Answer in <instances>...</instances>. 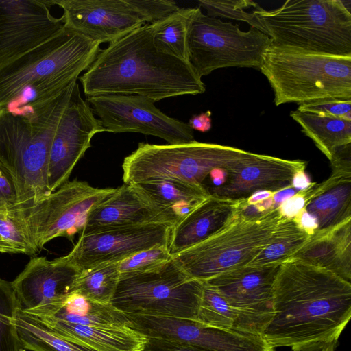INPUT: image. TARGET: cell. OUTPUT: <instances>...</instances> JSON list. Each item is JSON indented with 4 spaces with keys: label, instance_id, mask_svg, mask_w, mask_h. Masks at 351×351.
<instances>
[{
    "label": "cell",
    "instance_id": "6da1fadb",
    "mask_svg": "<svg viewBox=\"0 0 351 351\" xmlns=\"http://www.w3.org/2000/svg\"><path fill=\"white\" fill-rule=\"evenodd\" d=\"M273 309L261 337L275 348L338 341L351 317V283L291 258L278 270Z\"/></svg>",
    "mask_w": 351,
    "mask_h": 351
},
{
    "label": "cell",
    "instance_id": "7a4b0ae2",
    "mask_svg": "<svg viewBox=\"0 0 351 351\" xmlns=\"http://www.w3.org/2000/svg\"><path fill=\"white\" fill-rule=\"evenodd\" d=\"M79 80L87 97L133 95L156 102L206 90L202 78L188 62L156 49L148 24L101 49Z\"/></svg>",
    "mask_w": 351,
    "mask_h": 351
},
{
    "label": "cell",
    "instance_id": "3957f363",
    "mask_svg": "<svg viewBox=\"0 0 351 351\" xmlns=\"http://www.w3.org/2000/svg\"><path fill=\"white\" fill-rule=\"evenodd\" d=\"M76 82L22 111L0 108V164L14 183L16 206L34 204L51 194L48 165L51 141Z\"/></svg>",
    "mask_w": 351,
    "mask_h": 351
},
{
    "label": "cell",
    "instance_id": "277c9868",
    "mask_svg": "<svg viewBox=\"0 0 351 351\" xmlns=\"http://www.w3.org/2000/svg\"><path fill=\"white\" fill-rule=\"evenodd\" d=\"M101 51L100 44L66 27L0 67V108L21 97L44 101L77 80Z\"/></svg>",
    "mask_w": 351,
    "mask_h": 351
},
{
    "label": "cell",
    "instance_id": "5b68a950",
    "mask_svg": "<svg viewBox=\"0 0 351 351\" xmlns=\"http://www.w3.org/2000/svg\"><path fill=\"white\" fill-rule=\"evenodd\" d=\"M259 69L273 89L276 106L328 98L351 99V56L315 53L271 44Z\"/></svg>",
    "mask_w": 351,
    "mask_h": 351
},
{
    "label": "cell",
    "instance_id": "8992f818",
    "mask_svg": "<svg viewBox=\"0 0 351 351\" xmlns=\"http://www.w3.org/2000/svg\"><path fill=\"white\" fill-rule=\"evenodd\" d=\"M271 44L331 56H351V12L341 0H287L258 12Z\"/></svg>",
    "mask_w": 351,
    "mask_h": 351
},
{
    "label": "cell",
    "instance_id": "52a82bcc",
    "mask_svg": "<svg viewBox=\"0 0 351 351\" xmlns=\"http://www.w3.org/2000/svg\"><path fill=\"white\" fill-rule=\"evenodd\" d=\"M254 153L237 147L196 141L179 144L140 143L122 164L125 184L169 178L193 184L202 182L215 169L228 172Z\"/></svg>",
    "mask_w": 351,
    "mask_h": 351
},
{
    "label": "cell",
    "instance_id": "ba28073f",
    "mask_svg": "<svg viewBox=\"0 0 351 351\" xmlns=\"http://www.w3.org/2000/svg\"><path fill=\"white\" fill-rule=\"evenodd\" d=\"M282 218L279 207L256 219L237 213L214 234L172 258L189 276L206 281L247 265L269 242Z\"/></svg>",
    "mask_w": 351,
    "mask_h": 351
},
{
    "label": "cell",
    "instance_id": "9c48e42d",
    "mask_svg": "<svg viewBox=\"0 0 351 351\" xmlns=\"http://www.w3.org/2000/svg\"><path fill=\"white\" fill-rule=\"evenodd\" d=\"M204 285L189 276L172 258L147 271L120 274L110 304L125 314L196 321Z\"/></svg>",
    "mask_w": 351,
    "mask_h": 351
},
{
    "label": "cell",
    "instance_id": "30bf717a",
    "mask_svg": "<svg viewBox=\"0 0 351 351\" xmlns=\"http://www.w3.org/2000/svg\"><path fill=\"white\" fill-rule=\"evenodd\" d=\"M271 43L254 27L242 31L238 24L204 14L198 6L189 33V63L201 78L221 68L259 69Z\"/></svg>",
    "mask_w": 351,
    "mask_h": 351
},
{
    "label": "cell",
    "instance_id": "8fae6325",
    "mask_svg": "<svg viewBox=\"0 0 351 351\" xmlns=\"http://www.w3.org/2000/svg\"><path fill=\"white\" fill-rule=\"evenodd\" d=\"M116 189H99L88 182L67 181L39 202L14 210L28 239L38 252L50 241L73 236L84 226L89 211Z\"/></svg>",
    "mask_w": 351,
    "mask_h": 351
},
{
    "label": "cell",
    "instance_id": "7c38bea8",
    "mask_svg": "<svg viewBox=\"0 0 351 351\" xmlns=\"http://www.w3.org/2000/svg\"><path fill=\"white\" fill-rule=\"evenodd\" d=\"M280 265H245L206 281L233 311L234 330L261 336L274 315V287Z\"/></svg>",
    "mask_w": 351,
    "mask_h": 351
},
{
    "label": "cell",
    "instance_id": "4fadbf2b",
    "mask_svg": "<svg viewBox=\"0 0 351 351\" xmlns=\"http://www.w3.org/2000/svg\"><path fill=\"white\" fill-rule=\"evenodd\" d=\"M86 102L106 132H138L160 138L167 144L195 140L193 130L188 123L167 115L147 97L105 95L88 97Z\"/></svg>",
    "mask_w": 351,
    "mask_h": 351
},
{
    "label": "cell",
    "instance_id": "5bb4252c",
    "mask_svg": "<svg viewBox=\"0 0 351 351\" xmlns=\"http://www.w3.org/2000/svg\"><path fill=\"white\" fill-rule=\"evenodd\" d=\"M173 227L168 223H152L81 234L65 257L81 271L101 264L119 263L141 251L169 245Z\"/></svg>",
    "mask_w": 351,
    "mask_h": 351
},
{
    "label": "cell",
    "instance_id": "9a60e30c",
    "mask_svg": "<svg viewBox=\"0 0 351 351\" xmlns=\"http://www.w3.org/2000/svg\"><path fill=\"white\" fill-rule=\"evenodd\" d=\"M103 132L105 128L82 97L76 82L51 141L48 165L51 193L69 180L76 164L91 147L93 137Z\"/></svg>",
    "mask_w": 351,
    "mask_h": 351
},
{
    "label": "cell",
    "instance_id": "2e32d148",
    "mask_svg": "<svg viewBox=\"0 0 351 351\" xmlns=\"http://www.w3.org/2000/svg\"><path fill=\"white\" fill-rule=\"evenodd\" d=\"M53 0L0 1V67L48 40L64 27Z\"/></svg>",
    "mask_w": 351,
    "mask_h": 351
},
{
    "label": "cell",
    "instance_id": "e0dca14e",
    "mask_svg": "<svg viewBox=\"0 0 351 351\" xmlns=\"http://www.w3.org/2000/svg\"><path fill=\"white\" fill-rule=\"evenodd\" d=\"M64 26L92 41L110 43L145 25L128 0H53Z\"/></svg>",
    "mask_w": 351,
    "mask_h": 351
},
{
    "label": "cell",
    "instance_id": "ac0fdd59",
    "mask_svg": "<svg viewBox=\"0 0 351 351\" xmlns=\"http://www.w3.org/2000/svg\"><path fill=\"white\" fill-rule=\"evenodd\" d=\"M80 273L65 256L51 261L36 256L11 282L21 309L28 311L64 300Z\"/></svg>",
    "mask_w": 351,
    "mask_h": 351
},
{
    "label": "cell",
    "instance_id": "d6986e66",
    "mask_svg": "<svg viewBox=\"0 0 351 351\" xmlns=\"http://www.w3.org/2000/svg\"><path fill=\"white\" fill-rule=\"evenodd\" d=\"M180 221L176 214L149 202L133 184H124L89 211L82 234L152 223L174 226Z\"/></svg>",
    "mask_w": 351,
    "mask_h": 351
},
{
    "label": "cell",
    "instance_id": "ffe728a7",
    "mask_svg": "<svg viewBox=\"0 0 351 351\" xmlns=\"http://www.w3.org/2000/svg\"><path fill=\"white\" fill-rule=\"evenodd\" d=\"M306 165V162L301 160L254 154L251 158L228 172L226 182L215 187L211 195L239 199L258 191L276 193L291 186L294 174L305 169Z\"/></svg>",
    "mask_w": 351,
    "mask_h": 351
},
{
    "label": "cell",
    "instance_id": "44dd1931",
    "mask_svg": "<svg viewBox=\"0 0 351 351\" xmlns=\"http://www.w3.org/2000/svg\"><path fill=\"white\" fill-rule=\"evenodd\" d=\"M330 162L331 175L315 185L304 208L317 219V230L351 219V143L339 147Z\"/></svg>",
    "mask_w": 351,
    "mask_h": 351
},
{
    "label": "cell",
    "instance_id": "7402d4cb",
    "mask_svg": "<svg viewBox=\"0 0 351 351\" xmlns=\"http://www.w3.org/2000/svg\"><path fill=\"white\" fill-rule=\"evenodd\" d=\"M245 199L210 195L172 228L169 242L171 256L201 243L221 229L238 213Z\"/></svg>",
    "mask_w": 351,
    "mask_h": 351
},
{
    "label": "cell",
    "instance_id": "603a6c76",
    "mask_svg": "<svg viewBox=\"0 0 351 351\" xmlns=\"http://www.w3.org/2000/svg\"><path fill=\"white\" fill-rule=\"evenodd\" d=\"M292 258L329 271L351 283V219L315 231Z\"/></svg>",
    "mask_w": 351,
    "mask_h": 351
},
{
    "label": "cell",
    "instance_id": "cb8c5ba5",
    "mask_svg": "<svg viewBox=\"0 0 351 351\" xmlns=\"http://www.w3.org/2000/svg\"><path fill=\"white\" fill-rule=\"evenodd\" d=\"M34 318L63 339L93 351H142L147 341L127 326H87L49 317Z\"/></svg>",
    "mask_w": 351,
    "mask_h": 351
},
{
    "label": "cell",
    "instance_id": "d4e9b609",
    "mask_svg": "<svg viewBox=\"0 0 351 351\" xmlns=\"http://www.w3.org/2000/svg\"><path fill=\"white\" fill-rule=\"evenodd\" d=\"M24 312L37 318L49 317L87 326H126L129 324L126 314L110 303L94 302L76 292L62 301Z\"/></svg>",
    "mask_w": 351,
    "mask_h": 351
},
{
    "label": "cell",
    "instance_id": "484cf974",
    "mask_svg": "<svg viewBox=\"0 0 351 351\" xmlns=\"http://www.w3.org/2000/svg\"><path fill=\"white\" fill-rule=\"evenodd\" d=\"M132 184L149 202L176 214L180 220L211 195L203 184L176 179L158 178Z\"/></svg>",
    "mask_w": 351,
    "mask_h": 351
},
{
    "label": "cell",
    "instance_id": "4316f807",
    "mask_svg": "<svg viewBox=\"0 0 351 351\" xmlns=\"http://www.w3.org/2000/svg\"><path fill=\"white\" fill-rule=\"evenodd\" d=\"M290 116L329 160L339 147L351 143V121L297 110Z\"/></svg>",
    "mask_w": 351,
    "mask_h": 351
},
{
    "label": "cell",
    "instance_id": "83f0119b",
    "mask_svg": "<svg viewBox=\"0 0 351 351\" xmlns=\"http://www.w3.org/2000/svg\"><path fill=\"white\" fill-rule=\"evenodd\" d=\"M197 8L180 7L168 16L148 24L158 51L189 62L188 37Z\"/></svg>",
    "mask_w": 351,
    "mask_h": 351
},
{
    "label": "cell",
    "instance_id": "f1b7e54d",
    "mask_svg": "<svg viewBox=\"0 0 351 351\" xmlns=\"http://www.w3.org/2000/svg\"><path fill=\"white\" fill-rule=\"evenodd\" d=\"M310 237L298 226L294 218L282 217L276 225L269 242L247 265H280L291 258Z\"/></svg>",
    "mask_w": 351,
    "mask_h": 351
},
{
    "label": "cell",
    "instance_id": "f546056e",
    "mask_svg": "<svg viewBox=\"0 0 351 351\" xmlns=\"http://www.w3.org/2000/svg\"><path fill=\"white\" fill-rule=\"evenodd\" d=\"M21 349L31 351H93L69 341L19 308L12 319Z\"/></svg>",
    "mask_w": 351,
    "mask_h": 351
},
{
    "label": "cell",
    "instance_id": "4dcf8cb0",
    "mask_svg": "<svg viewBox=\"0 0 351 351\" xmlns=\"http://www.w3.org/2000/svg\"><path fill=\"white\" fill-rule=\"evenodd\" d=\"M117 263L101 264L81 271L73 292L94 302L109 304L120 278Z\"/></svg>",
    "mask_w": 351,
    "mask_h": 351
},
{
    "label": "cell",
    "instance_id": "1f68e13d",
    "mask_svg": "<svg viewBox=\"0 0 351 351\" xmlns=\"http://www.w3.org/2000/svg\"><path fill=\"white\" fill-rule=\"evenodd\" d=\"M196 322L208 326L234 330L233 311L221 293L206 281Z\"/></svg>",
    "mask_w": 351,
    "mask_h": 351
},
{
    "label": "cell",
    "instance_id": "d6a6232c",
    "mask_svg": "<svg viewBox=\"0 0 351 351\" xmlns=\"http://www.w3.org/2000/svg\"><path fill=\"white\" fill-rule=\"evenodd\" d=\"M198 3L199 7L206 10L208 16L243 21L267 35L266 29L258 15V12L263 8L252 1L199 0Z\"/></svg>",
    "mask_w": 351,
    "mask_h": 351
},
{
    "label": "cell",
    "instance_id": "836d02e7",
    "mask_svg": "<svg viewBox=\"0 0 351 351\" xmlns=\"http://www.w3.org/2000/svg\"><path fill=\"white\" fill-rule=\"evenodd\" d=\"M21 308L12 282L0 278V351H21L12 319Z\"/></svg>",
    "mask_w": 351,
    "mask_h": 351
},
{
    "label": "cell",
    "instance_id": "e575fe53",
    "mask_svg": "<svg viewBox=\"0 0 351 351\" xmlns=\"http://www.w3.org/2000/svg\"><path fill=\"white\" fill-rule=\"evenodd\" d=\"M171 258L169 245H157L128 257L117 266L120 274L139 273L155 269Z\"/></svg>",
    "mask_w": 351,
    "mask_h": 351
},
{
    "label": "cell",
    "instance_id": "d590c367",
    "mask_svg": "<svg viewBox=\"0 0 351 351\" xmlns=\"http://www.w3.org/2000/svg\"><path fill=\"white\" fill-rule=\"evenodd\" d=\"M0 237L16 254L34 255L38 252L26 235L12 208L0 211Z\"/></svg>",
    "mask_w": 351,
    "mask_h": 351
},
{
    "label": "cell",
    "instance_id": "8d00e7d4",
    "mask_svg": "<svg viewBox=\"0 0 351 351\" xmlns=\"http://www.w3.org/2000/svg\"><path fill=\"white\" fill-rule=\"evenodd\" d=\"M297 110L351 121V99L328 98L302 103Z\"/></svg>",
    "mask_w": 351,
    "mask_h": 351
},
{
    "label": "cell",
    "instance_id": "74e56055",
    "mask_svg": "<svg viewBox=\"0 0 351 351\" xmlns=\"http://www.w3.org/2000/svg\"><path fill=\"white\" fill-rule=\"evenodd\" d=\"M145 24H151L173 12L180 7L171 0H128Z\"/></svg>",
    "mask_w": 351,
    "mask_h": 351
},
{
    "label": "cell",
    "instance_id": "f35d334b",
    "mask_svg": "<svg viewBox=\"0 0 351 351\" xmlns=\"http://www.w3.org/2000/svg\"><path fill=\"white\" fill-rule=\"evenodd\" d=\"M314 182L307 189L299 191L295 195L284 201L279 206L282 217L294 218L306 204L310 202L313 196Z\"/></svg>",
    "mask_w": 351,
    "mask_h": 351
},
{
    "label": "cell",
    "instance_id": "ab89813d",
    "mask_svg": "<svg viewBox=\"0 0 351 351\" xmlns=\"http://www.w3.org/2000/svg\"><path fill=\"white\" fill-rule=\"evenodd\" d=\"M17 194L13 180L8 171L0 164V211L17 205Z\"/></svg>",
    "mask_w": 351,
    "mask_h": 351
},
{
    "label": "cell",
    "instance_id": "60d3db41",
    "mask_svg": "<svg viewBox=\"0 0 351 351\" xmlns=\"http://www.w3.org/2000/svg\"><path fill=\"white\" fill-rule=\"evenodd\" d=\"M142 351H205L196 347L173 341L147 338Z\"/></svg>",
    "mask_w": 351,
    "mask_h": 351
},
{
    "label": "cell",
    "instance_id": "b9f144b4",
    "mask_svg": "<svg viewBox=\"0 0 351 351\" xmlns=\"http://www.w3.org/2000/svg\"><path fill=\"white\" fill-rule=\"evenodd\" d=\"M210 115V111L194 115L190 119L188 124L193 130H195L201 132H208L212 126Z\"/></svg>",
    "mask_w": 351,
    "mask_h": 351
},
{
    "label": "cell",
    "instance_id": "7bdbcfd3",
    "mask_svg": "<svg viewBox=\"0 0 351 351\" xmlns=\"http://www.w3.org/2000/svg\"><path fill=\"white\" fill-rule=\"evenodd\" d=\"M298 226L310 235H312L318 228L317 219L309 214L304 208L295 217Z\"/></svg>",
    "mask_w": 351,
    "mask_h": 351
},
{
    "label": "cell",
    "instance_id": "ee69618b",
    "mask_svg": "<svg viewBox=\"0 0 351 351\" xmlns=\"http://www.w3.org/2000/svg\"><path fill=\"white\" fill-rule=\"evenodd\" d=\"M312 183L305 172V169L298 171L293 176L291 186L298 191H302L308 188Z\"/></svg>",
    "mask_w": 351,
    "mask_h": 351
},
{
    "label": "cell",
    "instance_id": "f6af8a7d",
    "mask_svg": "<svg viewBox=\"0 0 351 351\" xmlns=\"http://www.w3.org/2000/svg\"><path fill=\"white\" fill-rule=\"evenodd\" d=\"M298 191H299L294 189L292 186H290L274 193L272 196L274 208L279 207L284 201L291 197Z\"/></svg>",
    "mask_w": 351,
    "mask_h": 351
},
{
    "label": "cell",
    "instance_id": "bcb514c9",
    "mask_svg": "<svg viewBox=\"0 0 351 351\" xmlns=\"http://www.w3.org/2000/svg\"><path fill=\"white\" fill-rule=\"evenodd\" d=\"M217 186L223 185L228 178V171L223 169H215L209 174Z\"/></svg>",
    "mask_w": 351,
    "mask_h": 351
},
{
    "label": "cell",
    "instance_id": "7dc6e473",
    "mask_svg": "<svg viewBox=\"0 0 351 351\" xmlns=\"http://www.w3.org/2000/svg\"><path fill=\"white\" fill-rule=\"evenodd\" d=\"M274 193L268 191H258L247 197L248 204H254L273 196Z\"/></svg>",
    "mask_w": 351,
    "mask_h": 351
},
{
    "label": "cell",
    "instance_id": "c3c4849f",
    "mask_svg": "<svg viewBox=\"0 0 351 351\" xmlns=\"http://www.w3.org/2000/svg\"><path fill=\"white\" fill-rule=\"evenodd\" d=\"M5 253L16 254L15 250L0 237V254Z\"/></svg>",
    "mask_w": 351,
    "mask_h": 351
},
{
    "label": "cell",
    "instance_id": "681fc988",
    "mask_svg": "<svg viewBox=\"0 0 351 351\" xmlns=\"http://www.w3.org/2000/svg\"><path fill=\"white\" fill-rule=\"evenodd\" d=\"M292 351H304V350H300V349H294V350H292Z\"/></svg>",
    "mask_w": 351,
    "mask_h": 351
}]
</instances>
